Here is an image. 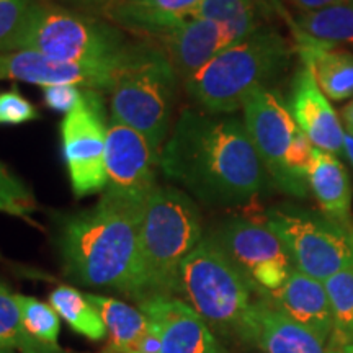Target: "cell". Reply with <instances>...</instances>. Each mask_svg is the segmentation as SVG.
I'll use <instances>...</instances> for the list:
<instances>
[{
  "label": "cell",
  "mask_w": 353,
  "mask_h": 353,
  "mask_svg": "<svg viewBox=\"0 0 353 353\" xmlns=\"http://www.w3.org/2000/svg\"><path fill=\"white\" fill-rule=\"evenodd\" d=\"M159 169L210 206L250 203L270 180L244 120L200 108L180 112L159 156Z\"/></svg>",
  "instance_id": "obj_1"
},
{
  "label": "cell",
  "mask_w": 353,
  "mask_h": 353,
  "mask_svg": "<svg viewBox=\"0 0 353 353\" xmlns=\"http://www.w3.org/2000/svg\"><path fill=\"white\" fill-rule=\"evenodd\" d=\"M144 206L101 193L94 208L64 216L57 247L65 276L131 298Z\"/></svg>",
  "instance_id": "obj_2"
},
{
  "label": "cell",
  "mask_w": 353,
  "mask_h": 353,
  "mask_svg": "<svg viewBox=\"0 0 353 353\" xmlns=\"http://www.w3.org/2000/svg\"><path fill=\"white\" fill-rule=\"evenodd\" d=\"M203 239L200 208L188 193L157 185L145 201L131 299L179 298L183 260Z\"/></svg>",
  "instance_id": "obj_3"
},
{
  "label": "cell",
  "mask_w": 353,
  "mask_h": 353,
  "mask_svg": "<svg viewBox=\"0 0 353 353\" xmlns=\"http://www.w3.org/2000/svg\"><path fill=\"white\" fill-rule=\"evenodd\" d=\"M293 50L272 26L231 44L213 57L200 72L183 82L190 100L203 112L232 114L262 88H270L290 68Z\"/></svg>",
  "instance_id": "obj_4"
},
{
  "label": "cell",
  "mask_w": 353,
  "mask_h": 353,
  "mask_svg": "<svg viewBox=\"0 0 353 353\" xmlns=\"http://www.w3.org/2000/svg\"><path fill=\"white\" fill-rule=\"evenodd\" d=\"M179 296L213 332L254 345L255 304L260 296L213 236H203L183 260Z\"/></svg>",
  "instance_id": "obj_5"
},
{
  "label": "cell",
  "mask_w": 353,
  "mask_h": 353,
  "mask_svg": "<svg viewBox=\"0 0 353 353\" xmlns=\"http://www.w3.org/2000/svg\"><path fill=\"white\" fill-rule=\"evenodd\" d=\"M179 76L151 41L132 43L110 87L112 120L141 132L161 156L172 131Z\"/></svg>",
  "instance_id": "obj_6"
},
{
  "label": "cell",
  "mask_w": 353,
  "mask_h": 353,
  "mask_svg": "<svg viewBox=\"0 0 353 353\" xmlns=\"http://www.w3.org/2000/svg\"><path fill=\"white\" fill-rule=\"evenodd\" d=\"M131 44L114 25L65 8L33 2L10 51H37L79 64L121 61Z\"/></svg>",
  "instance_id": "obj_7"
},
{
  "label": "cell",
  "mask_w": 353,
  "mask_h": 353,
  "mask_svg": "<svg viewBox=\"0 0 353 353\" xmlns=\"http://www.w3.org/2000/svg\"><path fill=\"white\" fill-rule=\"evenodd\" d=\"M263 221L304 275L324 283L353 263V223L298 208H272Z\"/></svg>",
  "instance_id": "obj_8"
},
{
  "label": "cell",
  "mask_w": 353,
  "mask_h": 353,
  "mask_svg": "<svg viewBox=\"0 0 353 353\" xmlns=\"http://www.w3.org/2000/svg\"><path fill=\"white\" fill-rule=\"evenodd\" d=\"M107 132L100 92L83 88L77 107L61 121L64 161L77 198L95 195L107 187Z\"/></svg>",
  "instance_id": "obj_9"
},
{
  "label": "cell",
  "mask_w": 353,
  "mask_h": 353,
  "mask_svg": "<svg viewBox=\"0 0 353 353\" xmlns=\"http://www.w3.org/2000/svg\"><path fill=\"white\" fill-rule=\"evenodd\" d=\"M213 237L249 278L259 296L281 288L294 272L288 250L265 221L228 219Z\"/></svg>",
  "instance_id": "obj_10"
},
{
  "label": "cell",
  "mask_w": 353,
  "mask_h": 353,
  "mask_svg": "<svg viewBox=\"0 0 353 353\" xmlns=\"http://www.w3.org/2000/svg\"><path fill=\"white\" fill-rule=\"evenodd\" d=\"M244 125L268 179L280 192L294 198L307 193L291 179L286 169V156L299 128L283 95L275 88H262L244 105Z\"/></svg>",
  "instance_id": "obj_11"
},
{
  "label": "cell",
  "mask_w": 353,
  "mask_h": 353,
  "mask_svg": "<svg viewBox=\"0 0 353 353\" xmlns=\"http://www.w3.org/2000/svg\"><path fill=\"white\" fill-rule=\"evenodd\" d=\"M156 167H159L157 154L141 132L120 121H108L105 193L132 205L145 206L157 187Z\"/></svg>",
  "instance_id": "obj_12"
},
{
  "label": "cell",
  "mask_w": 353,
  "mask_h": 353,
  "mask_svg": "<svg viewBox=\"0 0 353 353\" xmlns=\"http://www.w3.org/2000/svg\"><path fill=\"white\" fill-rule=\"evenodd\" d=\"M123 59L118 63L79 64L52 59L37 51L0 52V81L26 82L38 87L72 83L92 90L108 92Z\"/></svg>",
  "instance_id": "obj_13"
},
{
  "label": "cell",
  "mask_w": 353,
  "mask_h": 353,
  "mask_svg": "<svg viewBox=\"0 0 353 353\" xmlns=\"http://www.w3.org/2000/svg\"><path fill=\"white\" fill-rule=\"evenodd\" d=\"M161 339V353H224L205 319L180 298H152L139 303Z\"/></svg>",
  "instance_id": "obj_14"
},
{
  "label": "cell",
  "mask_w": 353,
  "mask_h": 353,
  "mask_svg": "<svg viewBox=\"0 0 353 353\" xmlns=\"http://www.w3.org/2000/svg\"><path fill=\"white\" fill-rule=\"evenodd\" d=\"M288 108L299 130L307 136L316 149L334 156H343L345 130L337 112L306 65H301L294 74Z\"/></svg>",
  "instance_id": "obj_15"
},
{
  "label": "cell",
  "mask_w": 353,
  "mask_h": 353,
  "mask_svg": "<svg viewBox=\"0 0 353 353\" xmlns=\"http://www.w3.org/2000/svg\"><path fill=\"white\" fill-rule=\"evenodd\" d=\"M154 44L164 51L180 81L187 82L232 41L224 26L190 17Z\"/></svg>",
  "instance_id": "obj_16"
},
{
  "label": "cell",
  "mask_w": 353,
  "mask_h": 353,
  "mask_svg": "<svg viewBox=\"0 0 353 353\" xmlns=\"http://www.w3.org/2000/svg\"><path fill=\"white\" fill-rule=\"evenodd\" d=\"M262 298L327 345L332 337L334 317L327 291L322 281L294 268L281 288L263 294Z\"/></svg>",
  "instance_id": "obj_17"
},
{
  "label": "cell",
  "mask_w": 353,
  "mask_h": 353,
  "mask_svg": "<svg viewBox=\"0 0 353 353\" xmlns=\"http://www.w3.org/2000/svg\"><path fill=\"white\" fill-rule=\"evenodd\" d=\"M201 0H113L107 3L105 13L113 23L136 34L145 41L157 43L182 21L193 15Z\"/></svg>",
  "instance_id": "obj_18"
},
{
  "label": "cell",
  "mask_w": 353,
  "mask_h": 353,
  "mask_svg": "<svg viewBox=\"0 0 353 353\" xmlns=\"http://www.w3.org/2000/svg\"><path fill=\"white\" fill-rule=\"evenodd\" d=\"M298 52L303 65L311 70L317 85L332 101H343L353 97V52L341 50L337 44L319 41L299 32Z\"/></svg>",
  "instance_id": "obj_19"
},
{
  "label": "cell",
  "mask_w": 353,
  "mask_h": 353,
  "mask_svg": "<svg viewBox=\"0 0 353 353\" xmlns=\"http://www.w3.org/2000/svg\"><path fill=\"white\" fill-rule=\"evenodd\" d=\"M254 345L263 353H329L316 335L276 311L262 296L255 304Z\"/></svg>",
  "instance_id": "obj_20"
},
{
  "label": "cell",
  "mask_w": 353,
  "mask_h": 353,
  "mask_svg": "<svg viewBox=\"0 0 353 353\" xmlns=\"http://www.w3.org/2000/svg\"><path fill=\"white\" fill-rule=\"evenodd\" d=\"M307 185L322 213L342 223H352V180L337 156L316 149Z\"/></svg>",
  "instance_id": "obj_21"
},
{
  "label": "cell",
  "mask_w": 353,
  "mask_h": 353,
  "mask_svg": "<svg viewBox=\"0 0 353 353\" xmlns=\"http://www.w3.org/2000/svg\"><path fill=\"white\" fill-rule=\"evenodd\" d=\"M88 301L94 304L110 335V345L114 350L126 353L151 329V322L139 307H132L120 299L103 294L85 293Z\"/></svg>",
  "instance_id": "obj_22"
},
{
  "label": "cell",
  "mask_w": 353,
  "mask_h": 353,
  "mask_svg": "<svg viewBox=\"0 0 353 353\" xmlns=\"http://www.w3.org/2000/svg\"><path fill=\"white\" fill-rule=\"evenodd\" d=\"M50 304L61 319L77 334L92 342L103 341L108 335L107 325L94 304L87 296L72 286L61 285L50 294Z\"/></svg>",
  "instance_id": "obj_23"
},
{
  "label": "cell",
  "mask_w": 353,
  "mask_h": 353,
  "mask_svg": "<svg viewBox=\"0 0 353 353\" xmlns=\"http://www.w3.org/2000/svg\"><path fill=\"white\" fill-rule=\"evenodd\" d=\"M296 26L299 32L319 41L353 46V2L347 0L316 12L299 13Z\"/></svg>",
  "instance_id": "obj_24"
},
{
  "label": "cell",
  "mask_w": 353,
  "mask_h": 353,
  "mask_svg": "<svg viewBox=\"0 0 353 353\" xmlns=\"http://www.w3.org/2000/svg\"><path fill=\"white\" fill-rule=\"evenodd\" d=\"M334 317L327 352H339L353 343V263L324 281Z\"/></svg>",
  "instance_id": "obj_25"
},
{
  "label": "cell",
  "mask_w": 353,
  "mask_h": 353,
  "mask_svg": "<svg viewBox=\"0 0 353 353\" xmlns=\"http://www.w3.org/2000/svg\"><path fill=\"white\" fill-rule=\"evenodd\" d=\"M192 17L224 26L232 44L259 28L254 0H201Z\"/></svg>",
  "instance_id": "obj_26"
},
{
  "label": "cell",
  "mask_w": 353,
  "mask_h": 353,
  "mask_svg": "<svg viewBox=\"0 0 353 353\" xmlns=\"http://www.w3.org/2000/svg\"><path fill=\"white\" fill-rule=\"evenodd\" d=\"M0 348L20 353H65L63 348L43 345L26 332L17 293L0 280Z\"/></svg>",
  "instance_id": "obj_27"
},
{
  "label": "cell",
  "mask_w": 353,
  "mask_h": 353,
  "mask_svg": "<svg viewBox=\"0 0 353 353\" xmlns=\"http://www.w3.org/2000/svg\"><path fill=\"white\" fill-rule=\"evenodd\" d=\"M17 299H19L21 321H23L26 332L43 345L61 348L57 343L61 330L59 316L51 304L39 301L33 296H25V294H17Z\"/></svg>",
  "instance_id": "obj_28"
},
{
  "label": "cell",
  "mask_w": 353,
  "mask_h": 353,
  "mask_svg": "<svg viewBox=\"0 0 353 353\" xmlns=\"http://www.w3.org/2000/svg\"><path fill=\"white\" fill-rule=\"evenodd\" d=\"M37 211V200L32 190L6 164L0 162V213L30 221Z\"/></svg>",
  "instance_id": "obj_29"
},
{
  "label": "cell",
  "mask_w": 353,
  "mask_h": 353,
  "mask_svg": "<svg viewBox=\"0 0 353 353\" xmlns=\"http://www.w3.org/2000/svg\"><path fill=\"white\" fill-rule=\"evenodd\" d=\"M32 3V0H0V52L10 50L23 28Z\"/></svg>",
  "instance_id": "obj_30"
},
{
  "label": "cell",
  "mask_w": 353,
  "mask_h": 353,
  "mask_svg": "<svg viewBox=\"0 0 353 353\" xmlns=\"http://www.w3.org/2000/svg\"><path fill=\"white\" fill-rule=\"evenodd\" d=\"M34 120H39L38 108L20 94L17 85L0 92V126H19Z\"/></svg>",
  "instance_id": "obj_31"
},
{
  "label": "cell",
  "mask_w": 353,
  "mask_h": 353,
  "mask_svg": "<svg viewBox=\"0 0 353 353\" xmlns=\"http://www.w3.org/2000/svg\"><path fill=\"white\" fill-rule=\"evenodd\" d=\"M43 100L48 108L56 113L68 114L77 107L82 99V90L72 83H61V85L41 87Z\"/></svg>",
  "instance_id": "obj_32"
},
{
  "label": "cell",
  "mask_w": 353,
  "mask_h": 353,
  "mask_svg": "<svg viewBox=\"0 0 353 353\" xmlns=\"http://www.w3.org/2000/svg\"><path fill=\"white\" fill-rule=\"evenodd\" d=\"M126 353H161V339H159L157 330L152 327V324L151 329H149Z\"/></svg>",
  "instance_id": "obj_33"
},
{
  "label": "cell",
  "mask_w": 353,
  "mask_h": 353,
  "mask_svg": "<svg viewBox=\"0 0 353 353\" xmlns=\"http://www.w3.org/2000/svg\"><path fill=\"white\" fill-rule=\"evenodd\" d=\"M347 2V0H290V3L293 7H296L301 13L306 12H316L321 8L335 6V3Z\"/></svg>",
  "instance_id": "obj_34"
},
{
  "label": "cell",
  "mask_w": 353,
  "mask_h": 353,
  "mask_svg": "<svg viewBox=\"0 0 353 353\" xmlns=\"http://www.w3.org/2000/svg\"><path fill=\"white\" fill-rule=\"evenodd\" d=\"M342 123L345 132L353 136V100L342 108Z\"/></svg>",
  "instance_id": "obj_35"
},
{
  "label": "cell",
  "mask_w": 353,
  "mask_h": 353,
  "mask_svg": "<svg viewBox=\"0 0 353 353\" xmlns=\"http://www.w3.org/2000/svg\"><path fill=\"white\" fill-rule=\"evenodd\" d=\"M343 156L348 159V162L353 167V136L348 132H345V138H343Z\"/></svg>",
  "instance_id": "obj_36"
},
{
  "label": "cell",
  "mask_w": 353,
  "mask_h": 353,
  "mask_svg": "<svg viewBox=\"0 0 353 353\" xmlns=\"http://www.w3.org/2000/svg\"><path fill=\"white\" fill-rule=\"evenodd\" d=\"M329 353H353V343H352V345L343 347L342 350H339V352H329Z\"/></svg>",
  "instance_id": "obj_37"
},
{
  "label": "cell",
  "mask_w": 353,
  "mask_h": 353,
  "mask_svg": "<svg viewBox=\"0 0 353 353\" xmlns=\"http://www.w3.org/2000/svg\"><path fill=\"white\" fill-rule=\"evenodd\" d=\"M83 2H92V3H110L113 0H83Z\"/></svg>",
  "instance_id": "obj_38"
},
{
  "label": "cell",
  "mask_w": 353,
  "mask_h": 353,
  "mask_svg": "<svg viewBox=\"0 0 353 353\" xmlns=\"http://www.w3.org/2000/svg\"><path fill=\"white\" fill-rule=\"evenodd\" d=\"M101 353H123V352H118V350H114V348H112V347H107Z\"/></svg>",
  "instance_id": "obj_39"
},
{
  "label": "cell",
  "mask_w": 353,
  "mask_h": 353,
  "mask_svg": "<svg viewBox=\"0 0 353 353\" xmlns=\"http://www.w3.org/2000/svg\"><path fill=\"white\" fill-rule=\"evenodd\" d=\"M0 353H15L13 350H7V348H0Z\"/></svg>",
  "instance_id": "obj_40"
},
{
  "label": "cell",
  "mask_w": 353,
  "mask_h": 353,
  "mask_svg": "<svg viewBox=\"0 0 353 353\" xmlns=\"http://www.w3.org/2000/svg\"><path fill=\"white\" fill-rule=\"evenodd\" d=\"M352 2H353V0H352Z\"/></svg>",
  "instance_id": "obj_41"
}]
</instances>
